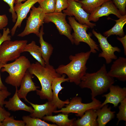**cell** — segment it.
<instances>
[{
	"instance_id": "obj_1",
	"label": "cell",
	"mask_w": 126,
	"mask_h": 126,
	"mask_svg": "<svg viewBox=\"0 0 126 126\" xmlns=\"http://www.w3.org/2000/svg\"><path fill=\"white\" fill-rule=\"evenodd\" d=\"M114 82V78L108 75L106 65L103 64L97 72L86 73L81 78L79 85L81 88L90 89L91 98H93L106 92Z\"/></svg>"
},
{
	"instance_id": "obj_8",
	"label": "cell",
	"mask_w": 126,
	"mask_h": 126,
	"mask_svg": "<svg viewBox=\"0 0 126 126\" xmlns=\"http://www.w3.org/2000/svg\"><path fill=\"white\" fill-rule=\"evenodd\" d=\"M31 9L24 29L18 35V36L22 37L34 33L39 37V28L44 23L45 14L40 6L36 7L33 5Z\"/></svg>"
},
{
	"instance_id": "obj_18",
	"label": "cell",
	"mask_w": 126,
	"mask_h": 126,
	"mask_svg": "<svg viewBox=\"0 0 126 126\" xmlns=\"http://www.w3.org/2000/svg\"><path fill=\"white\" fill-rule=\"evenodd\" d=\"M28 102L34 109L33 112L31 113L30 116L34 118L42 119L45 115H52L54 111L57 108L51 101H48L42 105L34 104L29 101Z\"/></svg>"
},
{
	"instance_id": "obj_27",
	"label": "cell",
	"mask_w": 126,
	"mask_h": 126,
	"mask_svg": "<svg viewBox=\"0 0 126 126\" xmlns=\"http://www.w3.org/2000/svg\"><path fill=\"white\" fill-rule=\"evenodd\" d=\"M22 119L25 123V126H57L55 124L49 123L39 118L32 117L30 116H23Z\"/></svg>"
},
{
	"instance_id": "obj_11",
	"label": "cell",
	"mask_w": 126,
	"mask_h": 126,
	"mask_svg": "<svg viewBox=\"0 0 126 126\" xmlns=\"http://www.w3.org/2000/svg\"><path fill=\"white\" fill-rule=\"evenodd\" d=\"M92 32L98 39L100 47L102 51L99 54L98 57L104 58L107 64L110 63L113 60L117 59L118 58L115 52H121L120 49L117 46H113L108 42L106 37L100 33L97 32L94 29L92 30Z\"/></svg>"
},
{
	"instance_id": "obj_36",
	"label": "cell",
	"mask_w": 126,
	"mask_h": 126,
	"mask_svg": "<svg viewBox=\"0 0 126 126\" xmlns=\"http://www.w3.org/2000/svg\"><path fill=\"white\" fill-rule=\"evenodd\" d=\"M11 114L4 108L0 106V122H2L6 118L10 116Z\"/></svg>"
},
{
	"instance_id": "obj_29",
	"label": "cell",
	"mask_w": 126,
	"mask_h": 126,
	"mask_svg": "<svg viewBox=\"0 0 126 126\" xmlns=\"http://www.w3.org/2000/svg\"><path fill=\"white\" fill-rule=\"evenodd\" d=\"M120 103L119 107V111L116 114V117L118 119L117 125L121 120L126 121V98Z\"/></svg>"
},
{
	"instance_id": "obj_42",
	"label": "cell",
	"mask_w": 126,
	"mask_h": 126,
	"mask_svg": "<svg viewBox=\"0 0 126 126\" xmlns=\"http://www.w3.org/2000/svg\"><path fill=\"white\" fill-rule=\"evenodd\" d=\"M2 34L0 32V38L2 36Z\"/></svg>"
},
{
	"instance_id": "obj_32",
	"label": "cell",
	"mask_w": 126,
	"mask_h": 126,
	"mask_svg": "<svg viewBox=\"0 0 126 126\" xmlns=\"http://www.w3.org/2000/svg\"><path fill=\"white\" fill-rule=\"evenodd\" d=\"M68 5V0H56L54 12H62V10L67 8Z\"/></svg>"
},
{
	"instance_id": "obj_14",
	"label": "cell",
	"mask_w": 126,
	"mask_h": 126,
	"mask_svg": "<svg viewBox=\"0 0 126 126\" xmlns=\"http://www.w3.org/2000/svg\"><path fill=\"white\" fill-rule=\"evenodd\" d=\"M109 89V92L102 96L105 97V99L102 103L100 108L105 105L108 103L112 104L114 107H117L119 103L126 98V87L122 88L117 85H112Z\"/></svg>"
},
{
	"instance_id": "obj_26",
	"label": "cell",
	"mask_w": 126,
	"mask_h": 126,
	"mask_svg": "<svg viewBox=\"0 0 126 126\" xmlns=\"http://www.w3.org/2000/svg\"><path fill=\"white\" fill-rule=\"evenodd\" d=\"M111 0H82L78 2L86 12L90 14L105 3Z\"/></svg>"
},
{
	"instance_id": "obj_3",
	"label": "cell",
	"mask_w": 126,
	"mask_h": 126,
	"mask_svg": "<svg viewBox=\"0 0 126 126\" xmlns=\"http://www.w3.org/2000/svg\"><path fill=\"white\" fill-rule=\"evenodd\" d=\"M91 53L89 51L70 55L69 57L70 62L66 65L59 66L56 69V72L61 75H66L70 82L79 85L81 78L86 73V64Z\"/></svg>"
},
{
	"instance_id": "obj_7",
	"label": "cell",
	"mask_w": 126,
	"mask_h": 126,
	"mask_svg": "<svg viewBox=\"0 0 126 126\" xmlns=\"http://www.w3.org/2000/svg\"><path fill=\"white\" fill-rule=\"evenodd\" d=\"M91 99L92 101L91 102L84 103L82 102L81 98L76 96L69 101V103L65 107L62 108L59 110H55L53 112H62L67 114L70 113H74L76 114L77 116L81 117L88 109H93L97 110L100 108L101 102L95 98H91Z\"/></svg>"
},
{
	"instance_id": "obj_13",
	"label": "cell",
	"mask_w": 126,
	"mask_h": 126,
	"mask_svg": "<svg viewBox=\"0 0 126 126\" xmlns=\"http://www.w3.org/2000/svg\"><path fill=\"white\" fill-rule=\"evenodd\" d=\"M39 0H27L23 3H19L15 4L14 9L17 15L15 24L11 30V35L13 36L18 27H20L23 20L26 18L30 9Z\"/></svg>"
},
{
	"instance_id": "obj_5",
	"label": "cell",
	"mask_w": 126,
	"mask_h": 126,
	"mask_svg": "<svg viewBox=\"0 0 126 126\" xmlns=\"http://www.w3.org/2000/svg\"><path fill=\"white\" fill-rule=\"evenodd\" d=\"M69 23L74 32L72 34L74 44L79 45L80 42L86 43L90 48L91 53H95L97 51H99L98 46L91 38L92 34L91 33L88 34L87 31L89 27L86 24H80L77 22L75 18L72 16L68 17Z\"/></svg>"
},
{
	"instance_id": "obj_9",
	"label": "cell",
	"mask_w": 126,
	"mask_h": 126,
	"mask_svg": "<svg viewBox=\"0 0 126 126\" xmlns=\"http://www.w3.org/2000/svg\"><path fill=\"white\" fill-rule=\"evenodd\" d=\"M66 15L62 12H54L45 14L44 23L50 22L53 23L56 25L60 34L64 35L69 39L73 44L74 40L71 34L72 28L67 22L66 18Z\"/></svg>"
},
{
	"instance_id": "obj_33",
	"label": "cell",
	"mask_w": 126,
	"mask_h": 126,
	"mask_svg": "<svg viewBox=\"0 0 126 126\" xmlns=\"http://www.w3.org/2000/svg\"><path fill=\"white\" fill-rule=\"evenodd\" d=\"M7 3L9 5L10 8L9 11L11 13L12 21L13 22L16 21L17 19V15L14 9V4L15 0H2Z\"/></svg>"
},
{
	"instance_id": "obj_40",
	"label": "cell",
	"mask_w": 126,
	"mask_h": 126,
	"mask_svg": "<svg viewBox=\"0 0 126 126\" xmlns=\"http://www.w3.org/2000/svg\"><path fill=\"white\" fill-rule=\"evenodd\" d=\"M26 0H15L14 4H16L19 3H21L22 2L25 1Z\"/></svg>"
},
{
	"instance_id": "obj_34",
	"label": "cell",
	"mask_w": 126,
	"mask_h": 126,
	"mask_svg": "<svg viewBox=\"0 0 126 126\" xmlns=\"http://www.w3.org/2000/svg\"><path fill=\"white\" fill-rule=\"evenodd\" d=\"M2 36L0 38V46L4 41L11 40V36L9 35L10 31L9 28H4L3 29Z\"/></svg>"
},
{
	"instance_id": "obj_28",
	"label": "cell",
	"mask_w": 126,
	"mask_h": 126,
	"mask_svg": "<svg viewBox=\"0 0 126 126\" xmlns=\"http://www.w3.org/2000/svg\"><path fill=\"white\" fill-rule=\"evenodd\" d=\"M38 2L45 14L54 12L56 0H39Z\"/></svg>"
},
{
	"instance_id": "obj_37",
	"label": "cell",
	"mask_w": 126,
	"mask_h": 126,
	"mask_svg": "<svg viewBox=\"0 0 126 126\" xmlns=\"http://www.w3.org/2000/svg\"><path fill=\"white\" fill-rule=\"evenodd\" d=\"M8 20L5 14L0 15V30L3 29L8 24Z\"/></svg>"
},
{
	"instance_id": "obj_19",
	"label": "cell",
	"mask_w": 126,
	"mask_h": 126,
	"mask_svg": "<svg viewBox=\"0 0 126 126\" xmlns=\"http://www.w3.org/2000/svg\"><path fill=\"white\" fill-rule=\"evenodd\" d=\"M15 88V92L13 96L10 98L8 101H5V107L9 111L24 110L32 113L34 110L32 106H27L21 100L17 94L18 87Z\"/></svg>"
},
{
	"instance_id": "obj_41",
	"label": "cell",
	"mask_w": 126,
	"mask_h": 126,
	"mask_svg": "<svg viewBox=\"0 0 126 126\" xmlns=\"http://www.w3.org/2000/svg\"><path fill=\"white\" fill-rule=\"evenodd\" d=\"M0 126H3L2 123V122H0Z\"/></svg>"
},
{
	"instance_id": "obj_15",
	"label": "cell",
	"mask_w": 126,
	"mask_h": 126,
	"mask_svg": "<svg viewBox=\"0 0 126 126\" xmlns=\"http://www.w3.org/2000/svg\"><path fill=\"white\" fill-rule=\"evenodd\" d=\"M66 75L62 74L60 77L55 78L52 80L51 89L52 90V97L51 101L58 108H61L65 104H68L69 101L68 99L65 101L61 100L58 97V94L60 91L64 88L61 86L62 83L69 81L68 78H66Z\"/></svg>"
},
{
	"instance_id": "obj_4",
	"label": "cell",
	"mask_w": 126,
	"mask_h": 126,
	"mask_svg": "<svg viewBox=\"0 0 126 126\" xmlns=\"http://www.w3.org/2000/svg\"><path fill=\"white\" fill-rule=\"evenodd\" d=\"M31 64L29 59L24 56H20L12 63L4 64L1 71L6 72L9 74L5 79V82L15 87H19Z\"/></svg>"
},
{
	"instance_id": "obj_35",
	"label": "cell",
	"mask_w": 126,
	"mask_h": 126,
	"mask_svg": "<svg viewBox=\"0 0 126 126\" xmlns=\"http://www.w3.org/2000/svg\"><path fill=\"white\" fill-rule=\"evenodd\" d=\"M11 93L7 90H0V106L3 107L5 99Z\"/></svg>"
},
{
	"instance_id": "obj_39",
	"label": "cell",
	"mask_w": 126,
	"mask_h": 126,
	"mask_svg": "<svg viewBox=\"0 0 126 126\" xmlns=\"http://www.w3.org/2000/svg\"><path fill=\"white\" fill-rule=\"evenodd\" d=\"M4 64L0 62V90H7V88L1 80L0 72L1 68L3 67Z\"/></svg>"
},
{
	"instance_id": "obj_10",
	"label": "cell",
	"mask_w": 126,
	"mask_h": 126,
	"mask_svg": "<svg viewBox=\"0 0 126 126\" xmlns=\"http://www.w3.org/2000/svg\"><path fill=\"white\" fill-rule=\"evenodd\" d=\"M68 5L63 13L69 16H74L79 23L86 24L92 28L96 26L95 23H91L88 20L90 14L86 12L82 8L80 3L74 0H68Z\"/></svg>"
},
{
	"instance_id": "obj_20",
	"label": "cell",
	"mask_w": 126,
	"mask_h": 126,
	"mask_svg": "<svg viewBox=\"0 0 126 126\" xmlns=\"http://www.w3.org/2000/svg\"><path fill=\"white\" fill-rule=\"evenodd\" d=\"M96 110L91 109L86 111L80 118L74 120L73 126H98Z\"/></svg>"
},
{
	"instance_id": "obj_25",
	"label": "cell",
	"mask_w": 126,
	"mask_h": 126,
	"mask_svg": "<svg viewBox=\"0 0 126 126\" xmlns=\"http://www.w3.org/2000/svg\"><path fill=\"white\" fill-rule=\"evenodd\" d=\"M28 52L42 66H45V63L42 58L40 51V47L34 41L27 44L23 49L22 52Z\"/></svg>"
},
{
	"instance_id": "obj_21",
	"label": "cell",
	"mask_w": 126,
	"mask_h": 126,
	"mask_svg": "<svg viewBox=\"0 0 126 126\" xmlns=\"http://www.w3.org/2000/svg\"><path fill=\"white\" fill-rule=\"evenodd\" d=\"M107 104L96 110L98 118L97 121L98 126H105L113 119L115 116V111H111V107H108Z\"/></svg>"
},
{
	"instance_id": "obj_22",
	"label": "cell",
	"mask_w": 126,
	"mask_h": 126,
	"mask_svg": "<svg viewBox=\"0 0 126 126\" xmlns=\"http://www.w3.org/2000/svg\"><path fill=\"white\" fill-rule=\"evenodd\" d=\"M44 34L43 25L39 31V37L40 46V51L41 56L44 61L45 64H49V60L53 52V48L52 45L45 41L43 38Z\"/></svg>"
},
{
	"instance_id": "obj_12",
	"label": "cell",
	"mask_w": 126,
	"mask_h": 126,
	"mask_svg": "<svg viewBox=\"0 0 126 126\" xmlns=\"http://www.w3.org/2000/svg\"><path fill=\"white\" fill-rule=\"evenodd\" d=\"M112 14L115 15L119 18L122 16L112 0H111L105 3L90 14L88 20L90 21L96 22L100 17L107 16Z\"/></svg>"
},
{
	"instance_id": "obj_24",
	"label": "cell",
	"mask_w": 126,
	"mask_h": 126,
	"mask_svg": "<svg viewBox=\"0 0 126 126\" xmlns=\"http://www.w3.org/2000/svg\"><path fill=\"white\" fill-rule=\"evenodd\" d=\"M116 23L111 29L103 33L104 36L107 38L112 35H116L122 37L125 35L123 27L126 23V15H122L117 20H114Z\"/></svg>"
},
{
	"instance_id": "obj_30",
	"label": "cell",
	"mask_w": 126,
	"mask_h": 126,
	"mask_svg": "<svg viewBox=\"0 0 126 126\" xmlns=\"http://www.w3.org/2000/svg\"><path fill=\"white\" fill-rule=\"evenodd\" d=\"M2 122L3 126H24L25 125L23 120H15L13 116L5 118Z\"/></svg>"
},
{
	"instance_id": "obj_2",
	"label": "cell",
	"mask_w": 126,
	"mask_h": 126,
	"mask_svg": "<svg viewBox=\"0 0 126 126\" xmlns=\"http://www.w3.org/2000/svg\"><path fill=\"white\" fill-rule=\"evenodd\" d=\"M28 70L32 74L35 76L40 83L42 89L41 90H37V94L41 99L52 100V92L51 85L52 80L61 75L56 72L53 66L49 64L43 66L38 62L31 64Z\"/></svg>"
},
{
	"instance_id": "obj_43",
	"label": "cell",
	"mask_w": 126,
	"mask_h": 126,
	"mask_svg": "<svg viewBox=\"0 0 126 126\" xmlns=\"http://www.w3.org/2000/svg\"><path fill=\"white\" fill-rule=\"evenodd\" d=\"M75 0V1L77 2H78V1H81L82 0Z\"/></svg>"
},
{
	"instance_id": "obj_16",
	"label": "cell",
	"mask_w": 126,
	"mask_h": 126,
	"mask_svg": "<svg viewBox=\"0 0 126 126\" xmlns=\"http://www.w3.org/2000/svg\"><path fill=\"white\" fill-rule=\"evenodd\" d=\"M110 77L124 82L126 80V58L119 57L113 62L108 72Z\"/></svg>"
},
{
	"instance_id": "obj_31",
	"label": "cell",
	"mask_w": 126,
	"mask_h": 126,
	"mask_svg": "<svg viewBox=\"0 0 126 126\" xmlns=\"http://www.w3.org/2000/svg\"><path fill=\"white\" fill-rule=\"evenodd\" d=\"M122 15L126 14V0H112Z\"/></svg>"
},
{
	"instance_id": "obj_23",
	"label": "cell",
	"mask_w": 126,
	"mask_h": 126,
	"mask_svg": "<svg viewBox=\"0 0 126 126\" xmlns=\"http://www.w3.org/2000/svg\"><path fill=\"white\" fill-rule=\"evenodd\" d=\"M68 114H60L55 116H44L42 119L44 121L51 122L56 123L60 126H73L74 118L70 119Z\"/></svg>"
},
{
	"instance_id": "obj_6",
	"label": "cell",
	"mask_w": 126,
	"mask_h": 126,
	"mask_svg": "<svg viewBox=\"0 0 126 126\" xmlns=\"http://www.w3.org/2000/svg\"><path fill=\"white\" fill-rule=\"evenodd\" d=\"M27 42L26 40L4 42L0 46V62L4 64L18 58Z\"/></svg>"
},
{
	"instance_id": "obj_38",
	"label": "cell",
	"mask_w": 126,
	"mask_h": 126,
	"mask_svg": "<svg viewBox=\"0 0 126 126\" xmlns=\"http://www.w3.org/2000/svg\"><path fill=\"white\" fill-rule=\"evenodd\" d=\"M117 39L120 41L122 43L123 45L124 50V53L125 55H126V35H125L122 37H119L117 36Z\"/></svg>"
},
{
	"instance_id": "obj_17",
	"label": "cell",
	"mask_w": 126,
	"mask_h": 126,
	"mask_svg": "<svg viewBox=\"0 0 126 126\" xmlns=\"http://www.w3.org/2000/svg\"><path fill=\"white\" fill-rule=\"evenodd\" d=\"M33 77V75L27 70L23 77L20 85V89L17 90L18 95L20 98H22L28 102L29 101L26 98L28 93L30 91H36L39 88L36 86L32 80Z\"/></svg>"
}]
</instances>
